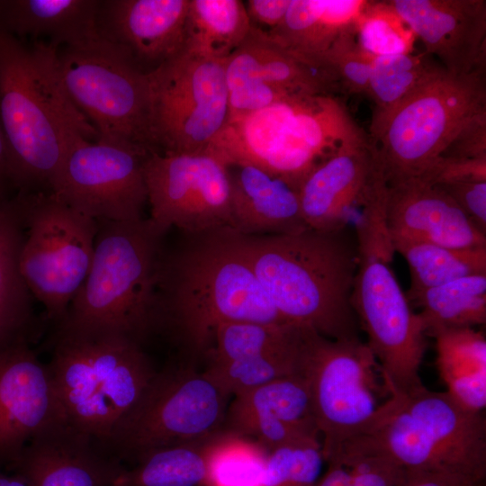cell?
<instances>
[{"label": "cell", "instance_id": "cell-20", "mask_svg": "<svg viewBox=\"0 0 486 486\" xmlns=\"http://www.w3.org/2000/svg\"><path fill=\"white\" fill-rule=\"evenodd\" d=\"M190 0H100L98 37L149 74L185 47Z\"/></svg>", "mask_w": 486, "mask_h": 486}, {"label": "cell", "instance_id": "cell-18", "mask_svg": "<svg viewBox=\"0 0 486 486\" xmlns=\"http://www.w3.org/2000/svg\"><path fill=\"white\" fill-rule=\"evenodd\" d=\"M68 423L48 364L29 343L0 351V469L33 439Z\"/></svg>", "mask_w": 486, "mask_h": 486}, {"label": "cell", "instance_id": "cell-19", "mask_svg": "<svg viewBox=\"0 0 486 486\" xmlns=\"http://www.w3.org/2000/svg\"><path fill=\"white\" fill-rule=\"evenodd\" d=\"M384 181L365 132L344 141L308 174L298 189L307 226L321 231L346 229L353 213L361 211Z\"/></svg>", "mask_w": 486, "mask_h": 486}, {"label": "cell", "instance_id": "cell-26", "mask_svg": "<svg viewBox=\"0 0 486 486\" xmlns=\"http://www.w3.org/2000/svg\"><path fill=\"white\" fill-rule=\"evenodd\" d=\"M25 227L18 194L0 201V351L30 343L38 321L33 300L20 272Z\"/></svg>", "mask_w": 486, "mask_h": 486}, {"label": "cell", "instance_id": "cell-30", "mask_svg": "<svg viewBox=\"0 0 486 486\" xmlns=\"http://www.w3.org/2000/svg\"><path fill=\"white\" fill-rule=\"evenodd\" d=\"M251 417L278 419L319 434L309 384L303 374L279 378L234 396L229 403L224 426Z\"/></svg>", "mask_w": 486, "mask_h": 486}, {"label": "cell", "instance_id": "cell-14", "mask_svg": "<svg viewBox=\"0 0 486 486\" xmlns=\"http://www.w3.org/2000/svg\"><path fill=\"white\" fill-rule=\"evenodd\" d=\"M225 60L184 50L148 74L157 153L207 150L229 122Z\"/></svg>", "mask_w": 486, "mask_h": 486}, {"label": "cell", "instance_id": "cell-46", "mask_svg": "<svg viewBox=\"0 0 486 486\" xmlns=\"http://www.w3.org/2000/svg\"><path fill=\"white\" fill-rule=\"evenodd\" d=\"M484 480L448 472H407L400 486H481Z\"/></svg>", "mask_w": 486, "mask_h": 486}, {"label": "cell", "instance_id": "cell-15", "mask_svg": "<svg viewBox=\"0 0 486 486\" xmlns=\"http://www.w3.org/2000/svg\"><path fill=\"white\" fill-rule=\"evenodd\" d=\"M149 220L163 233H198L230 222L228 163L212 150L150 153L144 163Z\"/></svg>", "mask_w": 486, "mask_h": 486}, {"label": "cell", "instance_id": "cell-33", "mask_svg": "<svg viewBox=\"0 0 486 486\" xmlns=\"http://www.w3.org/2000/svg\"><path fill=\"white\" fill-rule=\"evenodd\" d=\"M212 437L152 450L126 466L113 486H201Z\"/></svg>", "mask_w": 486, "mask_h": 486}, {"label": "cell", "instance_id": "cell-45", "mask_svg": "<svg viewBox=\"0 0 486 486\" xmlns=\"http://www.w3.org/2000/svg\"><path fill=\"white\" fill-rule=\"evenodd\" d=\"M292 0H248L244 2L251 25L269 32L281 23Z\"/></svg>", "mask_w": 486, "mask_h": 486}, {"label": "cell", "instance_id": "cell-49", "mask_svg": "<svg viewBox=\"0 0 486 486\" xmlns=\"http://www.w3.org/2000/svg\"><path fill=\"white\" fill-rule=\"evenodd\" d=\"M482 486H484V485H482Z\"/></svg>", "mask_w": 486, "mask_h": 486}, {"label": "cell", "instance_id": "cell-42", "mask_svg": "<svg viewBox=\"0 0 486 486\" xmlns=\"http://www.w3.org/2000/svg\"><path fill=\"white\" fill-rule=\"evenodd\" d=\"M433 184L486 181V158H449L439 157L419 177Z\"/></svg>", "mask_w": 486, "mask_h": 486}, {"label": "cell", "instance_id": "cell-4", "mask_svg": "<svg viewBox=\"0 0 486 486\" xmlns=\"http://www.w3.org/2000/svg\"><path fill=\"white\" fill-rule=\"evenodd\" d=\"M96 221L89 272L53 337L122 336L143 345L155 334L157 281L166 234L148 218Z\"/></svg>", "mask_w": 486, "mask_h": 486}, {"label": "cell", "instance_id": "cell-9", "mask_svg": "<svg viewBox=\"0 0 486 486\" xmlns=\"http://www.w3.org/2000/svg\"><path fill=\"white\" fill-rule=\"evenodd\" d=\"M356 244L354 312L389 390L407 393L423 385L419 369L428 337L423 322L392 269L395 251L386 225L357 224Z\"/></svg>", "mask_w": 486, "mask_h": 486}, {"label": "cell", "instance_id": "cell-32", "mask_svg": "<svg viewBox=\"0 0 486 486\" xmlns=\"http://www.w3.org/2000/svg\"><path fill=\"white\" fill-rule=\"evenodd\" d=\"M406 260L410 285L408 299L418 292L474 274H486V246L450 248L425 242L392 244Z\"/></svg>", "mask_w": 486, "mask_h": 486}, {"label": "cell", "instance_id": "cell-2", "mask_svg": "<svg viewBox=\"0 0 486 486\" xmlns=\"http://www.w3.org/2000/svg\"><path fill=\"white\" fill-rule=\"evenodd\" d=\"M58 50L0 31V121L15 194L52 193L71 147L99 138L67 93Z\"/></svg>", "mask_w": 486, "mask_h": 486}, {"label": "cell", "instance_id": "cell-22", "mask_svg": "<svg viewBox=\"0 0 486 486\" xmlns=\"http://www.w3.org/2000/svg\"><path fill=\"white\" fill-rule=\"evenodd\" d=\"M385 218L392 244L486 246V235L472 224L454 201L439 187L420 178L387 184Z\"/></svg>", "mask_w": 486, "mask_h": 486}, {"label": "cell", "instance_id": "cell-34", "mask_svg": "<svg viewBox=\"0 0 486 486\" xmlns=\"http://www.w3.org/2000/svg\"><path fill=\"white\" fill-rule=\"evenodd\" d=\"M443 67L426 51L374 57L367 95L375 104L373 117L388 112L435 76Z\"/></svg>", "mask_w": 486, "mask_h": 486}, {"label": "cell", "instance_id": "cell-3", "mask_svg": "<svg viewBox=\"0 0 486 486\" xmlns=\"http://www.w3.org/2000/svg\"><path fill=\"white\" fill-rule=\"evenodd\" d=\"M242 237L259 283L287 322L331 339L359 338L351 303L357 251L346 229Z\"/></svg>", "mask_w": 486, "mask_h": 486}, {"label": "cell", "instance_id": "cell-43", "mask_svg": "<svg viewBox=\"0 0 486 486\" xmlns=\"http://www.w3.org/2000/svg\"><path fill=\"white\" fill-rule=\"evenodd\" d=\"M458 205L472 224L486 235V181L436 184Z\"/></svg>", "mask_w": 486, "mask_h": 486}, {"label": "cell", "instance_id": "cell-25", "mask_svg": "<svg viewBox=\"0 0 486 486\" xmlns=\"http://www.w3.org/2000/svg\"><path fill=\"white\" fill-rule=\"evenodd\" d=\"M100 0H0V31L21 40H45L57 49L98 37Z\"/></svg>", "mask_w": 486, "mask_h": 486}, {"label": "cell", "instance_id": "cell-5", "mask_svg": "<svg viewBox=\"0 0 486 486\" xmlns=\"http://www.w3.org/2000/svg\"><path fill=\"white\" fill-rule=\"evenodd\" d=\"M362 131L331 95L298 96L229 122L208 149L228 165H253L298 191L316 166Z\"/></svg>", "mask_w": 486, "mask_h": 486}, {"label": "cell", "instance_id": "cell-40", "mask_svg": "<svg viewBox=\"0 0 486 486\" xmlns=\"http://www.w3.org/2000/svg\"><path fill=\"white\" fill-rule=\"evenodd\" d=\"M373 56L365 52L356 38V29L342 33L326 51L321 65L336 81L338 90L350 94L368 91Z\"/></svg>", "mask_w": 486, "mask_h": 486}, {"label": "cell", "instance_id": "cell-8", "mask_svg": "<svg viewBox=\"0 0 486 486\" xmlns=\"http://www.w3.org/2000/svg\"><path fill=\"white\" fill-rule=\"evenodd\" d=\"M486 112V67L444 68L393 109L373 117L368 135L387 184L421 176L454 137Z\"/></svg>", "mask_w": 486, "mask_h": 486}, {"label": "cell", "instance_id": "cell-47", "mask_svg": "<svg viewBox=\"0 0 486 486\" xmlns=\"http://www.w3.org/2000/svg\"><path fill=\"white\" fill-rule=\"evenodd\" d=\"M14 194L11 179L9 153L0 121V201L8 200Z\"/></svg>", "mask_w": 486, "mask_h": 486}, {"label": "cell", "instance_id": "cell-7", "mask_svg": "<svg viewBox=\"0 0 486 486\" xmlns=\"http://www.w3.org/2000/svg\"><path fill=\"white\" fill-rule=\"evenodd\" d=\"M374 447L407 472H448L484 480L486 421L446 392L424 384L392 392L372 433Z\"/></svg>", "mask_w": 486, "mask_h": 486}, {"label": "cell", "instance_id": "cell-38", "mask_svg": "<svg viewBox=\"0 0 486 486\" xmlns=\"http://www.w3.org/2000/svg\"><path fill=\"white\" fill-rule=\"evenodd\" d=\"M356 38L374 57L411 53L417 39L390 1H368L356 22Z\"/></svg>", "mask_w": 486, "mask_h": 486}, {"label": "cell", "instance_id": "cell-24", "mask_svg": "<svg viewBox=\"0 0 486 486\" xmlns=\"http://www.w3.org/2000/svg\"><path fill=\"white\" fill-rule=\"evenodd\" d=\"M230 228L245 236L281 235L308 229L298 191L249 164L229 165Z\"/></svg>", "mask_w": 486, "mask_h": 486}, {"label": "cell", "instance_id": "cell-17", "mask_svg": "<svg viewBox=\"0 0 486 486\" xmlns=\"http://www.w3.org/2000/svg\"><path fill=\"white\" fill-rule=\"evenodd\" d=\"M225 73L229 122L290 98L330 95L338 89L326 69L292 54L253 25L226 58Z\"/></svg>", "mask_w": 486, "mask_h": 486}, {"label": "cell", "instance_id": "cell-29", "mask_svg": "<svg viewBox=\"0 0 486 486\" xmlns=\"http://www.w3.org/2000/svg\"><path fill=\"white\" fill-rule=\"evenodd\" d=\"M250 29L245 4L240 0H190L184 50L226 59Z\"/></svg>", "mask_w": 486, "mask_h": 486}, {"label": "cell", "instance_id": "cell-39", "mask_svg": "<svg viewBox=\"0 0 486 486\" xmlns=\"http://www.w3.org/2000/svg\"><path fill=\"white\" fill-rule=\"evenodd\" d=\"M324 464L320 437L292 442L268 451L259 486H311Z\"/></svg>", "mask_w": 486, "mask_h": 486}, {"label": "cell", "instance_id": "cell-27", "mask_svg": "<svg viewBox=\"0 0 486 486\" xmlns=\"http://www.w3.org/2000/svg\"><path fill=\"white\" fill-rule=\"evenodd\" d=\"M367 4L366 0H292L281 23L266 32L292 54L326 69L321 65L323 55L342 33L356 29Z\"/></svg>", "mask_w": 486, "mask_h": 486}, {"label": "cell", "instance_id": "cell-36", "mask_svg": "<svg viewBox=\"0 0 486 486\" xmlns=\"http://www.w3.org/2000/svg\"><path fill=\"white\" fill-rule=\"evenodd\" d=\"M267 453L256 441L222 430L209 443L201 486H259Z\"/></svg>", "mask_w": 486, "mask_h": 486}, {"label": "cell", "instance_id": "cell-41", "mask_svg": "<svg viewBox=\"0 0 486 486\" xmlns=\"http://www.w3.org/2000/svg\"><path fill=\"white\" fill-rule=\"evenodd\" d=\"M339 454L350 457L354 463V473L348 486H400L405 478V470L382 454L347 447Z\"/></svg>", "mask_w": 486, "mask_h": 486}, {"label": "cell", "instance_id": "cell-10", "mask_svg": "<svg viewBox=\"0 0 486 486\" xmlns=\"http://www.w3.org/2000/svg\"><path fill=\"white\" fill-rule=\"evenodd\" d=\"M302 366L327 463L367 431L392 392L360 338L331 339L307 327Z\"/></svg>", "mask_w": 486, "mask_h": 486}, {"label": "cell", "instance_id": "cell-48", "mask_svg": "<svg viewBox=\"0 0 486 486\" xmlns=\"http://www.w3.org/2000/svg\"><path fill=\"white\" fill-rule=\"evenodd\" d=\"M0 486H28L23 479L18 474L7 475L0 469Z\"/></svg>", "mask_w": 486, "mask_h": 486}, {"label": "cell", "instance_id": "cell-13", "mask_svg": "<svg viewBox=\"0 0 486 486\" xmlns=\"http://www.w3.org/2000/svg\"><path fill=\"white\" fill-rule=\"evenodd\" d=\"M17 194L25 227L20 272L47 319L56 325L87 276L97 221L51 193Z\"/></svg>", "mask_w": 486, "mask_h": 486}, {"label": "cell", "instance_id": "cell-23", "mask_svg": "<svg viewBox=\"0 0 486 486\" xmlns=\"http://www.w3.org/2000/svg\"><path fill=\"white\" fill-rule=\"evenodd\" d=\"M126 467L68 423L30 442L10 467L28 486H113Z\"/></svg>", "mask_w": 486, "mask_h": 486}, {"label": "cell", "instance_id": "cell-12", "mask_svg": "<svg viewBox=\"0 0 486 486\" xmlns=\"http://www.w3.org/2000/svg\"><path fill=\"white\" fill-rule=\"evenodd\" d=\"M70 99L95 128L98 140L156 152L148 74L99 37L58 50Z\"/></svg>", "mask_w": 486, "mask_h": 486}, {"label": "cell", "instance_id": "cell-31", "mask_svg": "<svg viewBox=\"0 0 486 486\" xmlns=\"http://www.w3.org/2000/svg\"><path fill=\"white\" fill-rule=\"evenodd\" d=\"M427 336L451 328H474L486 322V274L463 277L418 292L409 299Z\"/></svg>", "mask_w": 486, "mask_h": 486}, {"label": "cell", "instance_id": "cell-11", "mask_svg": "<svg viewBox=\"0 0 486 486\" xmlns=\"http://www.w3.org/2000/svg\"><path fill=\"white\" fill-rule=\"evenodd\" d=\"M230 398L191 364L166 368L157 372L104 447L132 465L157 448L205 441L223 430Z\"/></svg>", "mask_w": 486, "mask_h": 486}, {"label": "cell", "instance_id": "cell-6", "mask_svg": "<svg viewBox=\"0 0 486 486\" xmlns=\"http://www.w3.org/2000/svg\"><path fill=\"white\" fill-rule=\"evenodd\" d=\"M47 364L68 424L103 446L157 374L143 345L122 336L53 337Z\"/></svg>", "mask_w": 486, "mask_h": 486}, {"label": "cell", "instance_id": "cell-37", "mask_svg": "<svg viewBox=\"0 0 486 486\" xmlns=\"http://www.w3.org/2000/svg\"><path fill=\"white\" fill-rule=\"evenodd\" d=\"M305 330L302 342L294 348L230 361L207 360L203 371L230 397L279 378L302 374V350Z\"/></svg>", "mask_w": 486, "mask_h": 486}, {"label": "cell", "instance_id": "cell-28", "mask_svg": "<svg viewBox=\"0 0 486 486\" xmlns=\"http://www.w3.org/2000/svg\"><path fill=\"white\" fill-rule=\"evenodd\" d=\"M436 366L448 395L465 410L483 412L486 406V339L474 328L436 333Z\"/></svg>", "mask_w": 486, "mask_h": 486}, {"label": "cell", "instance_id": "cell-16", "mask_svg": "<svg viewBox=\"0 0 486 486\" xmlns=\"http://www.w3.org/2000/svg\"><path fill=\"white\" fill-rule=\"evenodd\" d=\"M149 154L130 144L80 140L67 153L51 194L94 220L143 219Z\"/></svg>", "mask_w": 486, "mask_h": 486}, {"label": "cell", "instance_id": "cell-1", "mask_svg": "<svg viewBox=\"0 0 486 486\" xmlns=\"http://www.w3.org/2000/svg\"><path fill=\"white\" fill-rule=\"evenodd\" d=\"M182 234L161 255L155 334L166 336L184 363L205 360L222 323H289L259 283L241 234L230 227Z\"/></svg>", "mask_w": 486, "mask_h": 486}, {"label": "cell", "instance_id": "cell-35", "mask_svg": "<svg viewBox=\"0 0 486 486\" xmlns=\"http://www.w3.org/2000/svg\"><path fill=\"white\" fill-rule=\"evenodd\" d=\"M306 326L292 323L231 321L219 325L207 360L230 361L294 348Z\"/></svg>", "mask_w": 486, "mask_h": 486}, {"label": "cell", "instance_id": "cell-44", "mask_svg": "<svg viewBox=\"0 0 486 486\" xmlns=\"http://www.w3.org/2000/svg\"><path fill=\"white\" fill-rule=\"evenodd\" d=\"M439 157L460 159L486 158V112L468 122Z\"/></svg>", "mask_w": 486, "mask_h": 486}, {"label": "cell", "instance_id": "cell-21", "mask_svg": "<svg viewBox=\"0 0 486 486\" xmlns=\"http://www.w3.org/2000/svg\"><path fill=\"white\" fill-rule=\"evenodd\" d=\"M392 5L448 72L486 67L485 0H392Z\"/></svg>", "mask_w": 486, "mask_h": 486}]
</instances>
